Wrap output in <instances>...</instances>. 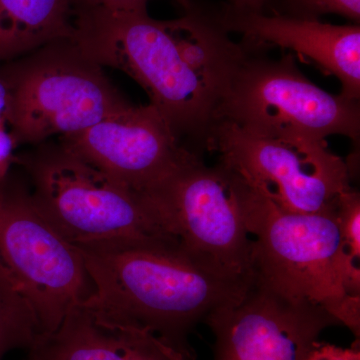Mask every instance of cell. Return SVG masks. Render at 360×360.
<instances>
[{
  "label": "cell",
  "mask_w": 360,
  "mask_h": 360,
  "mask_svg": "<svg viewBox=\"0 0 360 360\" xmlns=\"http://www.w3.org/2000/svg\"><path fill=\"white\" fill-rule=\"evenodd\" d=\"M184 11L177 20H156L148 7L75 9L72 39L86 58L141 85L180 143L188 139L206 149L248 49L231 39L219 6L193 0Z\"/></svg>",
  "instance_id": "1"
},
{
  "label": "cell",
  "mask_w": 360,
  "mask_h": 360,
  "mask_svg": "<svg viewBox=\"0 0 360 360\" xmlns=\"http://www.w3.org/2000/svg\"><path fill=\"white\" fill-rule=\"evenodd\" d=\"M91 295L82 302L101 321L148 331L188 360L198 322L238 300L251 281H233L194 262L172 243L108 241L77 246Z\"/></svg>",
  "instance_id": "2"
},
{
  "label": "cell",
  "mask_w": 360,
  "mask_h": 360,
  "mask_svg": "<svg viewBox=\"0 0 360 360\" xmlns=\"http://www.w3.org/2000/svg\"><path fill=\"white\" fill-rule=\"evenodd\" d=\"M239 180L253 276L281 295L326 309L359 340L360 271L343 250L336 205L286 212Z\"/></svg>",
  "instance_id": "3"
},
{
  "label": "cell",
  "mask_w": 360,
  "mask_h": 360,
  "mask_svg": "<svg viewBox=\"0 0 360 360\" xmlns=\"http://www.w3.org/2000/svg\"><path fill=\"white\" fill-rule=\"evenodd\" d=\"M39 212L75 246L108 241L177 243L143 194L92 167L60 142L16 155Z\"/></svg>",
  "instance_id": "4"
},
{
  "label": "cell",
  "mask_w": 360,
  "mask_h": 360,
  "mask_svg": "<svg viewBox=\"0 0 360 360\" xmlns=\"http://www.w3.org/2000/svg\"><path fill=\"white\" fill-rule=\"evenodd\" d=\"M0 80L7 91L6 125L16 146L77 134L131 104L72 39L0 65Z\"/></svg>",
  "instance_id": "5"
},
{
  "label": "cell",
  "mask_w": 360,
  "mask_h": 360,
  "mask_svg": "<svg viewBox=\"0 0 360 360\" xmlns=\"http://www.w3.org/2000/svg\"><path fill=\"white\" fill-rule=\"evenodd\" d=\"M219 122L265 139L326 141L342 135L359 143L360 137L359 101L312 84L292 53L276 60L248 49L217 110Z\"/></svg>",
  "instance_id": "6"
},
{
  "label": "cell",
  "mask_w": 360,
  "mask_h": 360,
  "mask_svg": "<svg viewBox=\"0 0 360 360\" xmlns=\"http://www.w3.org/2000/svg\"><path fill=\"white\" fill-rule=\"evenodd\" d=\"M165 231L193 259L233 281L253 277L252 239L240 205V180L200 155L143 193Z\"/></svg>",
  "instance_id": "7"
},
{
  "label": "cell",
  "mask_w": 360,
  "mask_h": 360,
  "mask_svg": "<svg viewBox=\"0 0 360 360\" xmlns=\"http://www.w3.org/2000/svg\"><path fill=\"white\" fill-rule=\"evenodd\" d=\"M0 270L32 307L44 336L94 291L77 246L49 224L11 172L0 180Z\"/></svg>",
  "instance_id": "8"
},
{
  "label": "cell",
  "mask_w": 360,
  "mask_h": 360,
  "mask_svg": "<svg viewBox=\"0 0 360 360\" xmlns=\"http://www.w3.org/2000/svg\"><path fill=\"white\" fill-rule=\"evenodd\" d=\"M206 150L253 191L281 210L314 213L330 210L350 188V167L326 141L265 139L219 122Z\"/></svg>",
  "instance_id": "9"
},
{
  "label": "cell",
  "mask_w": 360,
  "mask_h": 360,
  "mask_svg": "<svg viewBox=\"0 0 360 360\" xmlns=\"http://www.w3.org/2000/svg\"><path fill=\"white\" fill-rule=\"evenodd\" d=\"M212 360H304L319 335L338 326L326 309L277 292L253 276L240 298L203 321Z\"/></svg>",
  "instance_id": "10"
},
{
  "label": "cell",
  "mask_w": 360,
  "mask_h": 360,
  "mask_svg": "<svg viewBox=\"0 0 360 360\" xmlns=\"http://www.w3.org/2000/svg\"><path fill=\"white\" fill-rule=\"evenodd\" d=\"M58 141L139 193H148L196 153L184 148L155 106H135Z\"/></svg>",
  "instance_id": "11"
},
{
  "label": "cell",
  "mask_w": 360,
  "mask_h": 360,
  "mask_svg": "<svg viewBox=\"0 0 360 360\" xmlns=\"http://www.w3.org/2000/svg\"><path fill=\"white\" fill-rule=\"evenodd\" d=\"M219 11L227 32L243 35L250 51L277 46L295 51L326 75H335L342 86L340 96L359 101V25H333L312 18L246 13L227 4Z\"/></svg>",
  "instance_id": "12"
},
{
  "label": "cell",
  "mask_w": 360,
  "mask_h": 360,
  "mask_svg": "<svg viewBox=\"0 0 360 360\" xmlns=\"http://www.w3.org/2000/svg\"><path fill=\"white\" fill-rule=\"evenodd\" d=\"M30 352L40 360H188L148 331L101 321L82 304Z\"/></svg>",
  "instance_id": "13"
},
{
  "label": "cell",
  "mask_w": 360,
  "mask_h": 360,
  "mask_svg": "<svg viewBox=\"0 0 360 360\" xmlns=\"http://www.w3.org/2000/svg\"><path fill=\"white\" fill-rule=\"evenodd\" d=\"M73 34L70 0H0V65Z\"/></svg>",
  "instance_id": "14"
},
{
  "label": "cell",
  "mask_w": 360,
  "mask_h": 360,
  "mask_svg": "<svg viewBox=\"0 0 360 360\" xmlns=\"http://www.w3.org/2000/svg\"><path fill=\"white\" fill-rule=\"evenodd\" d=\"M42 336L32 307L0 270V360L14 349L30 352Z\"/></svg>",
  "instance_id": "15"
},
{
  "label": "cell",
  "mask_w": 360,
  "mask_h": 360,
  "mask_svg": "<svg viewBox=\"0 0 360 360\" xmlns=\"http://www.w3.org/2000/svg\"><path fill=\"white\" fill-rule=\"evenodd\" d=\"M274 14L319 20L323 14H338L359 23L360 0H269Z\"/></svg>",
  "instance_id": "16"
},
{
  "label": "cell",
  "mask_w": 360,
  "mask_h": 360,
  "mask_svg": "<svg viewBox=\"0 0 360 360\" xmlns=\"http://www.w3.org/2000/svg\"><path fill=\"white\" fill-rule=\"evenodd\" d=\"M336 215L343 250L352 266L360 271V194L352 187L338 196Z\"/></svg>",
  "instance_id": "17"
},
{
  "label": "cell",
  "mask_w": 360,
  "mask_h": 360,
  "mask_svg": "<svg viewBox=\"0 0 360 360\" xmlns=\"http://www.w3.org/2000/svg\"><path fill=\"white\" fill-rule=\"evenodd\" d=\"M304 360H360L359 342L350 348H343L319 340Z\"/></svg>",
  "instance_id": "18"
},
{
  "label": "cell",
  "mask_w": 360,
  "mask_h": 360,
  "mask_svg": "<svg viewBox=\"0 0 360 360\" xmlns=\"http://www.w3.org/2000/svg\"><path fill=\"white\" fill-rule=\"evenodd\" d=\"M149 0H70L72 11L75 9L92 8V7H108V8H146ZM184 8H188L193 0H174Z\"/></svg>",
  "instance_id": "19"
},
{
  "label": "cell",
  "mask_w": 360,
  "mask_h": 360,
  "mask_svg": "<svg viewBox=\"0 0 360 360\" xmlns=\"http://www.w3.org/2000/svg\"><path fill=\"white\" fill-rule=\"evenodd\" d=\"M18 148L11 132L6 129V123L0 124V180L11 172V167L15 165L16 155L14 150Z\"/></svg>",
  "instance_id": "20"
},
{
  "label": "cell",
  "mask_w": 360,
  "mask_h": 360,
  "mask_svg": "<svg viewBox=\"0 0 360 360\" xmlns=\"http://www.w3.org/2000/svg\"><path fill=\"white\" fill-rule=\"evenodd\" d=\"M269 0H229V6L238 11L264 13Z\"/></svg>",
  "instance_id": "21"
},
{
  "label": "cell",
  "mask_w": 360,
  "mask_h": 360,
  "mask_svg": "<svg viewBox=\"0 0 360 360\" xmlns=\"http://www.w3.org/2000/svg\"><path fill=\"white\" fill-rule=\"evenodd\" d=\"M7 108V91L6 86L0 80V124L6 123V112Z\"/></svg>",
  "instance_id": "22"
},
{
  "label": "cell",
  "mask_w": 360,
  "mask_h": 360,
  "mask_svg": "<svg viewBox=\"0 0 360 360\" xmlns=\"http://www.w3.org/2000/svg\"><path fill=\"white\" fill-rule=\"evenodd\" d=\"M27 360H40L39 357L34 356V355L30 354V357H28Z\"/></svg>",
  "instance_id": "23"
}]
</instances>
